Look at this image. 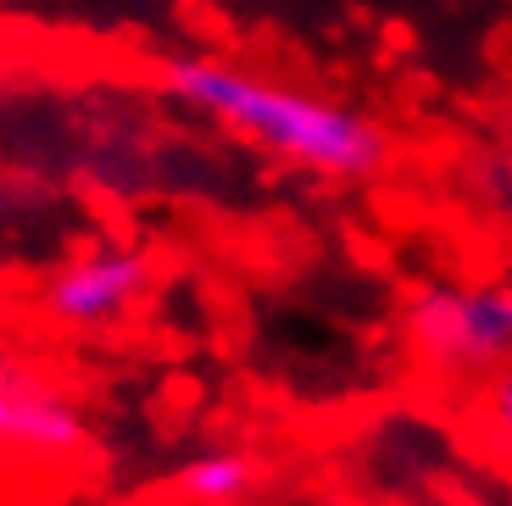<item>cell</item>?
I'll list each match as a JSON object with an SVG mask.
<instances>
[{
	"mask_svg": "<svg viewBox=\"0 0 512 506\" xmlns=\"http://www.w3.org/2000/svg\"><path fill=\"white\" fill-rule=\"evenodd\" d=\"M162 95L218 123L234 140L318 178L362 184L390 162V134L368 112L346 101H318L307 89L218 62V56H173L162 67Z\"/></svg>",
	"mask_w": 512,
	"mask_h": 506,
	"instance_id": "obj_1",
	"label": "cell"
},
{
	"mask_svg": "<svg viewBox=\"0 0 512 506\" xmlns=\"http://www.w3.org/2000/svg\"><path fill=\"white\" fill-rule=\"evenodd\" d=\"M401 334L440 379H490L512 362V284H423L401 306Z\"/></svg>",
	"mask_w": 512,
	"mask_h": 506,
	"instance_id": "obj_2",
	"label": "cell"
},
{
	"mask_svg": "<svg viewBox=\"0 0 512 506\" xmlns=\"http://www.w3.org/2000/svg\"><path fill=\"white\" fill-rule=\"evenodd\" d=\"M151 290V256L134 245H95L78 251L56 267L51 279L39 284V312L51 317L56 329H112L123 323Z\"/></svg>",
	"mask_w": 512,
	"mask_h": 506,
	"instance_id": "obj_3",
	"label": "cell"
},
{
	"mask_svg": "<svg viewBox=\"0 0 512 506\" xmlns=\"http://www.w3.org/2000/svg\"><path fill=\"white\" fill-rule=\"evenodd\" d=\"M90 423L73 395L51 384L39 367L6 362L0 373V445L12 462H67L84 451Z\"/></svg>",
	"mask_w": 512,
	"mask_h": 506,
	"instance_id": "obj_4",
	"label": "cell"
},
{
	"mask_svg": "<svg viewBox=\"0 0 512 506\" xmlns=\"http://www.w3.org/2000/svg\"><path fill=\"white\" fill-rule=\"evenodd\" d=\"M262 490V462L251 451H201L173 473V495L190 506H240Z\"/></svg>",
	"mask_w": 512,
	"mask_h": 506,
	"instance_id": "obj_5",
	"label": "cell"
},
{
	"mask_svg": "<svg viewBox=\"0 0 512 506\" xmlns=\"http://www.w3.org/2000/svg\"><path fill=\"white\" fill-rule=\"evenodd\" d=\"M479 418H485V429L512 451V362H501L485 379V390H479Z\"/></svg>",
	"mask_w": 512,
	"mask_h": 506,
	"instance_id": "obj_6",
	"label": "cell"
}]
</instances>
